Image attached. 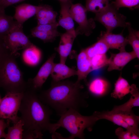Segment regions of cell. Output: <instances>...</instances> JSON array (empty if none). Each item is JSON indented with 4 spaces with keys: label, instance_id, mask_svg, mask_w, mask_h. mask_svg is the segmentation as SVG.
I'll return each mask as SVG.
<instances>
[{
    "label": "cell",
    "instance_id": "1",
    "mask_svg": "<svg viewBox=\"0 0 139 139\" xmlns=\"http://www.w3.org/2000/svg\"><path fill=\"white\" fill-rule=\"evenodd\" d=\"M19 111L24 124L23 139H42V131L53 134L58 129L56 123L50 122V109L41 101L36 91L29 88L23 92Z\"/></svg>",
    "mask_w": 139,
    "mask_h": 139
},
{
    "label": "cell",
    "instance_id": "2",
    "mask_svg": "<svg viewBox=\"0 0 139 139\" xmlns=\"http://www.w3.org/2000/svg\"><path fill=\"white\" fill-rule=\"evenodd\" d=\"M80 82L69 80L52 82L51 87L38 95L41 101L53 109L60 116L72 109L79 111L88 105L87 92L83 91Z\"/></svg>",
    "mask_w": 139,
    "mask_h": 139
},
{
    "label": "cell",
    "instance_id": "3",
    "mask_svg": "<svg viewBox=\"0 0 139 139\" xmlns=\"http://www.w3.org/2000/svg\"><path fill=\"white\" fill-rule=\"evenodd\" d=\"M16 57L10 53L0 62V87L7 93L23 92L28 87L16 61Z\"/></svg>",
    "mask_w": 139,
    "mask_h": 139
},
{
    "label": "cell",
    "instance_id": "4",
    "mask_svg": "<svg viewBox=\"0 0 139 139\" xmlns=\"http://www.w3.org/2000/svg\"><path fill=\"white\" fill-rule=\"evenodd\" d=\"M60 117L57 123L59 128L61 127L66 129L71 134L67 138L61 137L58 138L73 139L75 137L83 139L84 138V131L87 129L91 131L98 119L94 112L90 116L81 115L79 111L70 109L60 116Z\"/></svg>",
    "mask_w": 139,
    "mask_h": 139
},
{
    "label": "cell",
    "instance_id": "5",
    "mask_svg": "<svg viewBox=\"0 0 139 139\" xmlns=\"http://www.w3.org/2000/svg\"><path fill=\"white\" fill-rule=\"evenodd\" d=\"M23 92L7 93L0 101V119H6L14 124L20 119L18 116Z\"/></svg>",
    "mask_w": 139,
    "mask_h": 139
},
{
    "label": "cell",
    "instance_id": "6",
    "mask_svg": "<svg viewBox=\"0 0 139 139\" xmlns=\"http://www.w3.org/2000/svg\"><path fill=\"white\" fill-rule=\"evenodd\" d=\"M110 3L104 10L95 14L94 19L104 26L107 32H112L118 27L127 28L131 24L126 21V17Z\"/></svg>",
    "mask_w": 139,
    "mask_h": 139
},
{
    "label": "cell",
    "instance_id": "7",
    "mask_svg": "<svg viewBox=\"0 0 139 139\" xmlns=\"http://www.w3.org/2000/svg\"><path fill=\"white\" fill-rule=\"evenodd\" d=\"M6 47L12 54L19 55L18 51L33 44L24 33L22 24L18 23L3 39Z\"/></svg>",
    "mask_w": 139,
    "mask_h": 139
},
{
    "label": "cell",
    "instance_id": "8",
    "mask_svg": "<svg viewBox=\"0 0 139 139\" xmlns=\"http://www.w3.org/2000/svg\"><path fill=\"white\" fill-rule=\"evenodd\" d=\"M70 11L73 20L79 25L75 30L77 35L83 34L86 36L90 35L95 28L96 24L93 19H88L87 11L85 7L80 3H73Z\"/></svg>",
    "mask_w": 139,
    "mask_h": 139
},
{
    "label": "cell",
    "instance_id": "9",
    "mask_svg": "<svg viewBox=\"0 0 139 139\" xmlns=\"http://www.w3.org/2000/svg\"><path fill=\"white\" fill-rule=\"evenodd\" d=\"M55 56V54L51 55L40 67L36 76L28 80L27 82L28 87L36 91L41 88L51 74Z\"/></svg>",
    "mask_w": 139,
    "mask_h": 139
},
{
    "label": "cell",
    "instance_id": "10",
    "mask_svg": "<svg viewBox=\"0 0 139 139\" xmlns=\"http://www.w3.org/2000/svg\"><path fill=\"white\" fill-rule=\"evenodd\" d=\"M77 36L75 31H66L61 34L59 45L56 48L59 54L60 63L65 64L72 49L75 39Z\"/></svg>",
    "mask_w": 139,
    "mask_h": 139
},
{
    "label": "cell",
    "instance_id": "11",
    "mask_svg": "<svg viewBox=\"0 0 139 139\" xmlns=\"http://www.w3.org/2000/svg\"><path fill=\"white\" fill-rule=\"evenodd\" d=\"M73 0L59 1L60 6V15L57 22L59 26L64 29L66 31H74V20L71 13L70 9Z\"/></svg>",
    "mask_w": 139,
    "mask_h": 139
},
{
    "label": "cell",
    "instance_id": "12",
    "mask_svg": "<svg viewBox=\"0 0 139 139\" xmlns=\"http://www.w3.org/2000/svg\"><path fill=\"white\" fill-rule=\"evenodd\" d=\"M136 58L137 56L133 51L130 52L120 51L117 54L111 53L108 71L121 70L128 62Z\"/></svg>",
    "mask_w": 139,
    "mask_h": 139
},
{
    "label": "cell",
    "instance_id": "13",
    "mask_svg": "<svg viewBox=\"0 0 139 139\" xmlns=\"http://www.w3.org/2000/svg\"><path fill=\"white\" fill-rule=\"evenodd\" d=\"M123 31L120 33L115 34L106 31H101L99 38L103 41L109 49H116L120 52L125 51L128 43L126 38L123 36Z\"/></svg>",
    "mask_w": 139,
    "mask_h": 139
},
{
    "label": "cell",
    "instance_id": "14",
    "mask_svg": "<svg viewBox=\"0 0 139 139\" xmlns=\"http://www.w3.org/2000/svg\"><path fill=\"white\" fill-rule=\"evenodd\" d=\"M77 70L76 75L77 79L76 81L80 82L84 80L87 84L86 78L88 74L93 70L90 59L87 56L85 49H82L77 58Z\"/></svg>",
    "mask_w": 139,
    "mask_h": 139
},
{
    "label": "cell",
    "instance_id": "15",
    "mask_svg": "<svg viewBox=\"0 0 139 139\" xmlns=\"http://www.w3.org/2000/svg\"><path fill=\"white\" fill-rule=\"evenodd\" d=\"M88 91L93 96L101 97L106 95L110 88L109 82L100 77L95 78L87 83Z\"/></svg>",
    "mask_w": 139,
    "mask_h": 139
},
{
    "label": "cell",
    "instance_id": "16",
    "mask_svg": "<svg viewBox=\"0 0 139 139\" xmlns=\"http://www.w3.org/2000/svg\"><path fill=\"white\" fill-rule=\"evenodd\" d=\"M40 5L35 6L24 3L15 7L14 18L19 23L23 24L30 18L36 15L40 8Z\"/></svg>",
    "mask_w": 139,
    "mask_h": 139
},
{
    "label": "cell",
    "instance_id": "17",
    "mask_svg": "<svg viewBox=\"0 0 139 139\" xmlns=\"http://www.w3.org/2000/svg\"><path fill=\"white\" fill-rule=\"evenodd\" d=\"M98 120L105 119L115 124L124 128L126 130L137 134L126 123L122 113L120 112L112 111L94 112Z\"/></svg>",
    "mask_w": 139,
    "mask_h": 139
},
{
    "label": "cell",
    "instance_id": "18",
    "mask_svg": "<svg viewBox=\"0 0 139 139\" xmlns=\"http://www.w3.org/2000/svg\"><path fill=\"white\" fill-rule=\"evenodd\" d=\"M76 71L71 68L65 64L54 63L50 75L53 82L64 80L72 76L76 75Z\"/></svg>",
    "mask_w": 139,
    "mask_h": 139
},
{
    "label": "cell",
    "instance_id": "19",
    "mask_svg": "<svg viewBox=\"0 0 139 139\" xmlns=\"http://www.w3.org/2000/svg\"><path fill=\"white\" fill-rule=\"evenodd\" d=\"M38 24H46L57 22V13L52 7L47 5H40V7L36 15Z\"/></svg>",
    "mask_w": 139,
    "mask_h": 139
},
{
    "label": "cell",
    "instance_id": "20",
    "mask_svg": "<svg viewBox=\"0 0 139 139\" xmlns=\"http://www.w3.org/2000/svg\"><path fill=\"white\" fill-rule=\"evenodd\" d=\"M130 93L131 96L129 99L124 103L116 106L112 111L122 112H129L132 111L133 108L139 106V92L138 88L136 85H131Z\"/></svg>",
    "mask_w": 139,
    "mask_h": 139
},
{
    "label": "cell",
    "instance_id": "21",
    "mask_svg": "<svg viewBox=\"0 0 139 139\" xmlns=\"http://www.w3.org/2000/svg\"><path fill=\"white\" fill-rule=\"evenodd\" d=\"M4 9L0 7V37L3 39L18 23L13 17L6 14Z\"/></svg>",
    "mask_w": 139,
    "mask_h": 139
},
{
    "label": "cell",
    "instance_id": "22",
    "mask_svg": "<svg viewBox=\"0 0 139 139\" xmlns=\"http://www.w3.org/2000/svg\"><path fill=\"white\" fill-rule=\"evenodd\" d=\"M22 54V58L27 64L32 66L38 65L41 56L40 50L34 44L24 49Z\"/></svg>",
    "mask_w": 139,
    "mask_h": 139
},
{
    "label": "cell",
    "instance_id": "23",
    "mask_svg": "<svg viewBox=\"0 0 139 139\" xmlns=\"http://www.w3.org/2000/svg\"><path fill=\"white\" fill-rule=\"evenodd\" d=\"M131 90V85L126 80L120 76L115 84L114 89L111 96L116 99H122L130 93Z\"/></svg>",
    "mask_w": 139,
    "mask_h": 139
},
{
    "label": "cell",
    "instance_id": "24",
    "mask_svg": "<svg viewBox=\"0 0 139 139\" xmlns=\"http://www.w3.org/2000/svg\"><path fill=\"white\" fill-rule=\"evenodd\" d=\"M109 49L105 42L98 38L97 42L85 49L87 56L90 59L97 55L106 54Z\"/></svg>",
    "mask_w": 139,
    "mask_h": 139
},
{
    "label": "cell",
    "instance_id": "25",
    "mask_svg": "<svg viewBox=\"0 0 139 139\" xmlns=\"http://www.w3.org/2000/svg\"><path fill=\"white\" fill-rule=\"evenodd\" d=\"M85 7L87 11L96 14L102 11L110 4V0H85Z\"/></svg>",
    "mask_w": 139,
    "mask_h": 139
},
{
    "label": "cell",
    "instance_id": "26",
    "mask_svg": "<svg viewBox=\"0 0 139 139\" xmlns=\"http://www.w3.org/2000/svg\"><path fill=\"white\" fill-rule=\"evenodd\" d=\"M128 31V34L126 37L128 44L132 47L133 51L136 55L137 58L139 57V32L134 30L131 27V24L127 27Z\"/></svg>",
    "mask_w": 139,
    "mask_h": 139
},
{
    "label": "cell",
    "instance_id": "27",
    "mask_svg": "<svg viewBox=\"0 0 139 139\" xmlns=\"http://www.w3.org/2000/svg\"><path fill=\"white\" fill-rule=\"evenodd\" d=\"M24 124L20 120L11 127H8L7 133H6L4 138L6 139H23Z\"/></svg>",
    "mask_w": 139,
    "mask_h": 139
},
{
    "label": "cell",
    "instance_id": "28",
    "mask_svg": "<svg viewBox=\"0 0 139 139\" xmlns=\"http://www.w3.org/2000/svg\"><path fill=\"white\" fill-rule=\"evenodd\" d=\"M61 34L51 32L40 31L33 29L31 31L32 37L38 38L44 42H51L54 41L56 37Z\"/></svg>",
    "mask_w": 139,
    "mask_h": 139
},
{
    "label": "cell",
    "instance_id": "29",
    "mask_svg": "<svg viewBox=\"0 0 139 139\" xmlns=\"http://www.w3.org/2000/svg\"><path fill=\"white\" fill-rule=\"evenodd\" d=\"M120 112L122 113L124 120L127 125L139 135V116L135 115L132 111L129 112Z\"/></svg>",
    "mask_w": 139,
    "mask_h": 139
},
{
    "label": "cell",
    "instance_id": "30",
    "mask_svg": "<svg viewBox=\"0 0 139 139\" xmlns=\"http://www.w3.org/2000/svg\"><path fill=\"white\" fill-rule=\"evenodd\" d=\"M90 60L93 70L108 65L109 62V59L106 54L95 55L91 58Z\"/></svg>",
    "mask_w": 139,
    "mask_h": 139
},
{
    "label": "cell",
    "instance_id": "31",
    "mask_svg": "<svg viewBox=\"0 0 139 139\" xmlns=\"http://www.w3.org/2000/svg\"><path fill=\"white\" fill-rule=\"evenodd\" d=\"M111 3L118 10L123 7L132 8L138 7L139 0H115Z\"/></svg>",
    "mask_w": 139,
    "mask_h": 139
},
{
    "label": "cell",
    "instance_id": "32",
    "mask_svg": "<svg viewBox=\"0 0 139 139\" xmlns=\"http://www.w3.org/2000/svg\"><path fill=\"white\" fill-rule=\"evenodd\" d=\"M116 135L119 139H139V135L131 131L126 130L124 131L121 127L116 129L115 131Z\"/></svg>",
    "mask_w": 139,
    "mask_h": 139
},
{
    "label": "cell",
    "instance_id": "33",
    "mask_svg": "<svg viewBox=\"0 0 139 139\" xmlns=\"http://www.w3.org/2000/svg\"><path fill=\"white\" fill-rule=\"evenodd\" d=\"M59 26L57 22L55 23L46 24H38L34 29L38 30L46 31L56 33H60L57 28Z\"/></svg>",
    "mask_w": 139,
    "mask_h": 139
},
{
    "label": "cell",
    "instance_id": "34",
    "mask_svg": "<svg viewBox=\"0 0 139 139\" xmlns=\"http://www.w3.org/2000/svg\"><path fill=\"white\" fill-rule=\"evenodd\" d=\"M10 52L5 45L3 39L0 37V62L6 55Z\"/></svg>",
    "mask_w": 139,
    "mask_h": 139
},
{
    "label": "cell",
    "instance_id": "35",
    "mask_svg": "<svg viewBox=\"0 0 139 139\" xmlns=\"http://www.w3.org/2000/svg\"><path fill=\"white\" fill-rule=\"evenodd\" d=\"M10 122L8 120L6 122L4 119H0V138H5L6 134L5 130L10 126Z\"/></svg>",
    "mask_w": 139,
    "mask_h": 139
},
{
    "label": "cell",
    "instance_id": "36",
    "mask_svg": "<svg viewBox=\"0 0 139 139\" xmlns=\"http://www.w3.org/2000/svg\"><path fill=\"white\" fill-rule=\"evenodd\" d=\"M24 0H3L0 2V7L5 8L10 6Z\"/></svg>",
    "mask_w": 139,
    "mask_h": 139
},
{
    "label": "cell",
    "instance_id": "37",
    "mask_svg": "<svg viewBox=\"0 0 139 139\" xmlns=\"http://www.w3.org/2000/svg\"><path fill=\"white\" fill-rule=\"evenodd\" d=\"M3 0H0V2H1Z\"/></svg>",
    "mask_w": 139,
    "mask_h": 139
},
{
    "label": "cell",
    "instance_id": "38",
    "mask_svg": "<svg viewBox=\"0 0 139 139\" xmlns=\"http://www.w3.org/2000/svg\"><path fill=\"white\" fill-rule=\"evenodd\" d=\"M1 98H0V101H1Z\"/></svg>",
    "mask_w": 139,
    "mask_h": 139
},
{
    "label": "cell",
    "instance_id": "39",
    "mask_svg": "<svg viewBox=\"0 0 139 139\" xmlns=\"http://www.w3.org/2000/svg\"><path fill=\"white\" fill-rule=\"evenodd\" d=\"M58 0L59 1H60V0Z\"/></svg>",
    "mask_w": 139,
    "mask_h": 139
}]
</instances>
